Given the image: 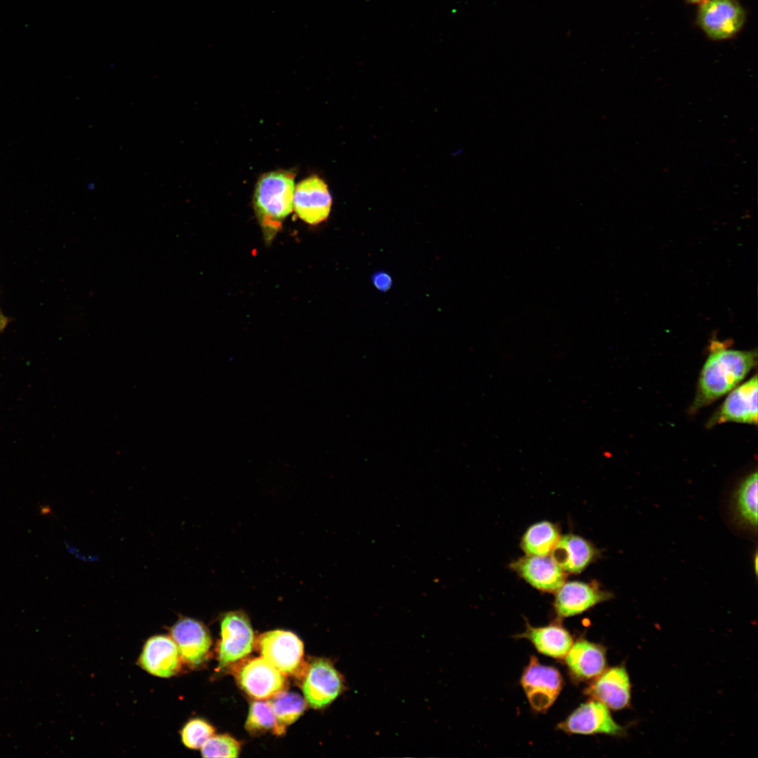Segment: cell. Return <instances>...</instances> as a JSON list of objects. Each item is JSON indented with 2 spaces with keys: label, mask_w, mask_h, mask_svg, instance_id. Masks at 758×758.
I'll return each mask as SVG.
<instances>
[{
  "label": "cell",
  "mask_w": 758,
  "mask_h": 758,
  "mask_svg": "<svg viewBox=\"0 0 758 758\" xmlns=\"http://www.w3.org/2000/svg\"><path fill=\"white\" fill-rule=\"evenodd\" d=\"M558 728L570 734L622 736L624 733L613 719L609 708L593 698L578 707Z\"/></svg>",
  "instance_id": "10"
},
{
  "label": "cell",
  "mask_w": 758,
  "mask_h": 758,
  "mask_svg": "<svg viewBox=\"0 0 758 758\" xmlns=\"http://www.w3.org/2000/svg\"><path fill=\"white\" fill-rule=\"evenodd\" d=\"M564 658L571 676L578 681L594 679L606 669L605 649L586 639L573 642Z\"/></svg>",
  "instance_id": "17"
},
{
  "label": "cell",
  "mask_w": 758,
  "mask_h": 758,
  "mask_svg": "<svg viewBox=\"0 0 758 758\" xmlns=\"http://www.w3.org/2000/svg\"><path fill=\"white\" fill-rule=\"evenodd\" d=\"M519 637L529 640L539 653L553 658H564L573 643L569 632L558 624L543 627L527 625Z\"/></svg>",
  "instance_id": "19"
},
{
  "label": "cell",
  "mask_w": 758,
  "mask_h": 758,
  "mask_svg": "<svg viewBox=\"0 0 758 758\" xmlns=\"http://www.w3.org/2000/svg\"><path fill=\"white\" fill-rule=\"evenodd\" d=\"M301 677L304 698L314 709L328 706L345 689L342 674L325 658H314L307 664Z\"/></svg>",
  "instance_id": "6"
},
{
  "label": "cell",
  "mask_w": 758,
  "mask_h": 758,
  "mask_svg": "<svg viewBox=\"0 0 758 758\" xmlns=\"http://www.w3.org/2000/svg\"><path fill=\"white\" fill-rule=\"evenodd\" d=\"M585 693L609 709L619 710L627 707L631 697L628 674L623 666L605 669L593 679Z\"/></svg>",
  "instance_id": "15"
},
{
  "label": "cell",
  "mask_w": 758,
  "mask_h": 758,
  "mask_svg": "<svg viewBox=\"0 0 758 758\" xmlns=\"http://www.w3.org/2000/svg\"><path fill=\"white\" fill-rule=\"evenodd\" d=\"M757 377H752L726 398L709 422V426L726 422L757 425Z\"/></svg>",
  "instance_id": "12"
},
{
  "label": "cell",
  "mask_w": 758,
  "mask_h": 758,
  "mask_svg": "<svg viewBox=\"0 0 758 758\" xmlns=\"http://www.w3.org/2000/svg\"><path fill=\"white\" fill-rule=\"evenodd\" d=\"M240 743L227 735H215L209 738L201 747L204 757H237L240 752Z\"/></svg>",
  "instance_id": "25"
},
{
  "label": "cell",
  "mask_w": 758,
  "mask_h": 758,
  "mask_svg": "<svg viewBox=\"0 0 758 758\" xmlns=\"http://www.w3.org/2000/svg\"><path fill=\"white\" fill-rule=\"evenodd\" d=\"M221 639L218 646V670H221L248 656L254 644V634L248 616L241 610L222 614Z\"/></svg>",
  "instance_id": "5"
},
{
  "label": "cell",
  "mask_w": 758,
  "mask_h": 758,
  "mask_svg": "<svg viewBox=\"0 0 758 758\" xmlns=\"http://www.w3.org/2000/svg\"><path fill=\"white\" fill-rule=\"evenodd\" d=\"M745 20V11L738 0H705L697 11L698 26L708 38L715 41L734 37Z\"/></svg>",
  "instance_id": "4"
},
{
  "label": "cell",
  "mask_w": 758,
  "mask_h": 758,
  "mask_svg": "<svg viewBox=\"0 0 758 758\" xmlns=\"http://www.w3.org/2000/svg\"><path fill=\"white\" fill-rule=\"evenodd\" d=\"M138 663L150 674L168 678L180 672L182 660L173 639L159 634L146 641Z\"/></svg>",
  "instance_id": "13"
},
{
  "label": "cell",
  "mask_w": 758,
  "mask_h": 758,
  "mask_svg": "<svg viewBox=\"0 0 758 758\" xmlns=\"http://www.w3.org/2000/svg\"><path fill=\"white\" fill-rule=\"evenodd\" d=\"M710 350L700 375L691 411L732 390L757 364V350L727 349L724 343L718 341L711 343Z\"/></svg>",
  "instance_id": "1"
},
{
  "label": "cell",
  "mask_w": 758,
  "mask_h": 758,
  "mask_svg": "<svg viewBox=\"0 0 758 758\" xmlns=\"http://www.w3.org/2000/svg\"><path fill=\"white\" fill-rule=\"evenodd\" d=\"M560 537L558 527L543 521L531 525L521 539V548L526 555H550Z\"/></svg>",
  "instance_id": "20"
},
{
  "label": "cell",
  "mask_w": 758,
  "mask_h": 758,
  "mask_svg": "<svg viewBox=\"0 0 758 758\" xmlns=\"http://www.w3.org/2000/svg\"><path fill=\"white\" fill-rule=\"evenodd\" d=\"M332 199L325 182L312 175L294 189L293 205L298 216L310 225H317L329 215Z\"/></svg>",
  "instance_id": "11"
},
{
  "label": "cell",
  "mask_w": 758,
  "mask_h": 758,
  "mask_svg": "<svg viewBox=\"0 0 758 758\" xmlns=\"http://www.w3.org/2000/svg\"><path fill=\"white\" fill-rule=\"evenodd\" d=\"M294 179L293 173L279 170L263 174L257 182L253 204L267 241L274 238L293 208Z\"/></svg>",
  "instance_id": "2"
},
{
  "label": "cell",
  "mask_w": 758,
  "mask_h": 758,
  "mask_svg": "<svg viewBox=\"0 0 758 758\" xmlns=\"http://www.w3.org/2000/svg\"><path fill=\"white\" fill-rule=\"evenodd\" d=\"M245 727L251 733L272 731L274 734L281 736L285 733L278 724L270 700H258L251 703Z\"/></svg>",
  "instance_id": "22"
},
{
  "label": "cell",
  "mask_w": 758,
  "mask_h": 758,
  "mask_svg": "<svg viewBox=\"0 0 758 758\" xmlns=\"http://www.w3.org/2000/svg\"><path fill=\"white\" fill-rule=\"evenodd\" d=\"M757 472L750 474L740 485L736 496V510L742 522L757 524Z\"/></svg>",
  "instance_id": "21"
},
{
  "label": "cell",
  "mask_w": 758,
  "mask_h": 758,
  "mask_svg": "<svg viewBox=\"0 0 758 758\" xmlns=\"http://www.w3.org/2000/svg\"><path fill=\"white\" fill-rule=\"evenodd\" d=\"M512 568L533 587L556 592L565 582L566 572L550 555H527L512 564Z\"/></svg>",
  "instance_id": "16"
},
{
  "label": "cell",
  "mask_w": 758,
  "mask_h": 758,
  "mask_svg": "<svg viewBox=\"0 0 758 758\" xmlns=\"http://www.w3.org/2000/svg\"><path fill=\"white\" fill-rule=\"evenodd\" d=\"M374 286L380 291H386L392 286L391 277L385 272H378L373 277Z\"/></svg>",
  "instance_id": "26"
},
{
  "label": "cell",
  "mask_w": 758,
  "mask_h": 758,
  "mask_svg": "<svg viewBox=\"0 0 758 758\" xmlns=\"http://www.w3.org/2000/svg\"><path fill=\"white\" fill-rule=\"evenodd\" d=\"M255 646L261 656L285 676L302 677L307 665L303 644L294 633L268 631L258 637Z\"/></svg>",
  "instance_id": "3"
},
{
  "label": "cell",
  "mask_w": 758,
  "mask_h": 758,
  "mask_svg": "<svg viewBox=\"0 0 758 758\" xmlns=\"http://www.w3.org/2000/svg\"><path fill=\"white\" fill-rule=\"evenodd\" d=\"M170 635L178 649L182 663L189 667H197L206 661L212 641L204 623L180 616L170 628Z\"/></svg>",
  "instance_id": "9"
},
{
  "label": "cell",
  "mask_w": 758,
  "mask_h": 758,
  "mask_svg": "<svg viewBox=\"0 0 758 758\" xmlns=\"http://www.w3.org/2000/svg\"><path fill=\"white\" fill-rule=\"evenodd\" d=\"M270 700L278 724L286 726L295 722L306 709V701L295 693L281 691Z\"/></svg>",
  "instance_id": "23"
},
{
  "label": "cell",
  "mask_w": 758,
  "mask_h": 758,
  "mask_svg": "<svg viewBox=\"0 0 758 758\" xmlns=\"http://www.w3.org/2000/svg\"><path fill=\"white\" fill-rule=\"evenodd\" d=\"M611 597L610 592L595 583L564 582L556 591L554 606L559 617L568 618L580 614Z\"/></svg>",
  "instance_id": "14"
},
{
  "label": "cell",
  "mask_w": 758,
  "mask_h": 758,
  "mask_svg": "<svg viewBox=\"0 0 758 758\" xmlns=\"http://www.w3.org/2000/svg\"><path fill=\"white\" fill-rule=\"evenodd\" d=\"M6 325V319L1 312L0 310V332L4 328Z\"/></svg>",
  "instance_id": "27"
},
{
  "label": "cell",
  "mask_w": 758,
  "mask_h": 758,
  "mask_svg": "<svg viewBox=\"0 0 758 758\" xmlns=\"http://www.w3.org/2000/svg\"><path fill=\"white\" fill-rule=\"evenodd\" d=\"M521 684L531 707L545 712L559 696L563 679L555 667L542 665L535 656H531L523 671Z\"/></svg>",
  "instance_id": "7"
},
{
  "label": "cell",
  "mask_w": 758,
  "mask_h": 758,
  "mask_svg": "<svg viewBox=\"0 0 758 758\" xmlns=\"http://www.w3.org/2000/svg\"><path fill=\"white\" fill-rule=\"evenodd\" d=\"M550 555L565 571L579 573L597 555V550L587 540L573 535L560 536Z\"/></svg>",
  "instance_id": "18"
},
{
  "label": "cell",
  "mask_w": 758,
  "mask_h": 758,
  "mask_svg": "<svg viewBox=\"0 0 758 758\" xmlns=\"http://www.w3.org/2000/svg\"><path fill=\"white\" fill-rule=\"evenodd\" d=\"M215 733V729L206 721L200 718L189 720L180 731L184 745L190 749L201 748L204 743Z\"/></svg>",
  "instance_id": "24"
},
{
  "label": "cell",
  "mask_w": 758,
  "mask_h": 758,
  "mask_svg": "<svg viewBox=\"0 0 758 758\" xmlns=\"http://www.w3.org/2000/svg\"><path fill=\"white\" fill-rule=\"evenodd\" d=\"M686 1L687 2H689V3H690V4H700L703 3V1H705V0H686Z\"/></svg>",
  "instance_id": "28"
},
{
  "label": "cell",
  "mask_w": 758,
  "mask_h": 758,
  "mask_svg": "<svg viewBox=\"0 0 758 758\" xmlns=\"http://www.w3.org/2000/svg\"><path fill=\"white\" fill-rule=\"evenodd\" d=\"M235 675L241 689L256 700L271 698L286 686L285 675L262 657L245 660Z\"/></svg>",
  "instance_id": "8"
}]
</instances>
